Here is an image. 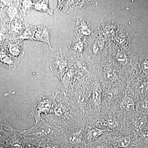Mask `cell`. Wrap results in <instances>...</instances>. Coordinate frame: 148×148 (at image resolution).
Masks as SVG:
<instances>
[{
  "label": "cell",
  "mask_w": 148,
  "mask_h": 148,
  "mask_svg": "<svg viewBox=\"0 0 148 148\" xmlns=\"http://www.w3.org/2000/svg\"><path fill=\"white\" fill-rule=\"evenodd\" d=\"M118 95V90L116 88H114L108 91L106 95V98L109 101H113L116 98Z\"/></svg>",
  "instance_id": "10"
},
{
  "label": "cell",
  "mask_w": 148,
  "mask_h": 148,
  "mask_svg": "<svg viewBox=\"0 0 148 148\" xmlns=\"http://www.w3.org/2000/svg\"><path fill=\"white\" fill-rule=\"evenodd\" d=\"M94 148H114V147L109 142H103L98 143Z\"/></svg>",
  "instance_id": "13"
},
{
  "label": "cell",
  "mask_w": 148,
  "mask_h": 148,
  "mask_svg": "<svg viewBox=\"0 0 148 148\" xmlns=\"http://www.w3.org/2000/svg\"><path fill=\"white\" fill-rule=\"evenodd\" d=\"M131 141V138L126 136L118 140L116 143V146L117 148H127L130 145Z\"/></svg>",
  "instance_id": "7"
},
{
  "label": "cell",
  "mask_w": 148,
  "mask_h": 148,
  "mask_svg": "<svg viewBox=\"0 0 148 148\" xmlns=\"http://www.w3.org/2000/svg\"><path fill=\"white\" fill-rule=\"evenodd\" d=\"M101 93L98 90L93 93V100L94 103L97 106H100L101 103Z\"/></svg>",
  "instance_id": "12"
},
{
  "label": "cell",
  "mask_w": 148,
  "mask_h": 148,
  "mask_svg": "<svg viewBox=\"0 0 148 148\" xmlns=\"http://www.w3.org/2000/svg\"><path fill=\"white\" fill-rule=\"evenodd\" d=\"M26 29L25 31L23 32L21 36H20L21 38L24 39L33 40V37L34 35L36 32V27H32L29 26V24L25 23Z\"/></svg>",
  "instance_id": "4"
},
{
  "label": "cell",
  "mask_w": 148,
  "mask_h": 148,
  "mask_svg": "<svg viewBox=\"0 0 148 148\" xmlns=\"http://www.w3.org/2000/svg\"><path fill=\"white\" fill-rule=\"evenodd\" d=\"M148 90V83L144 82L140 85L138 88V92L140 94H144L147 92Z\"/></svg>",
  "instance_id": "11"
},
{
  "label": "cell",
  "mask_w": 148,
  "mask_h": 148,
  "mask_svg": "<svg viewBox=\"0 0 148 148\" xmlns=\"http://www.w3.org/2000/svg\"><path fill=\"white\" fill-rule=\"evenodd\" d=\"M0 148H6L3 147H0Z\"/></svg>",
  "instance_id": "19"
},
{
  "label": "cell",
  "mask_w": 148,
  "mask_h": 148,
  "mask_svg": "<svg viewBox=\"0 0 148 148\" xmlns=\"http://www.w3.org/2000/svg\"><path fill=\"white\" fill-rule=\"evenodd\" d=\"M51 29L48 25H44L36 27L33 40L44 42L48 44L51 49L50 42V38Z\"/></svg>",
  "instance_id": "1"
},
{
  "label": "cell",
  "mask_w": 148,
  "mask_h": 148,
  "mask_svg": "<svg viewBox=\"0 0 148 148\" xmlns=\"http://www.w3.org/2000/svg\"><path fill=\"white\" fill-rule=\"evenodd\" d=\"M143 70L145 73L148 74V65L147 64H145L143 65Z\"/></svg>",
  "instance_id": "17"
},
{
  "label": "cell",
  "mask_w": 148,
  "mask_h": 148,
  "mask_svg": "<svg viewBox=\"0 0 148 148\" xmlns=\"http://www.w3.org/2000/svg\"><path fill=\"white\" fill-rule=\"evenodd\" d=\"M47 148H59L58 147V146L56 145H52L50 146H49Z\"/></svg>",
  "instance_id": "18"
},
{
  "label": "cell",
  "mask_w": 148,
  "mask_h": 148,
  "mask_svg": "<svg viewBox=\"0 0 148 148\" xmlns=\"http://www.w3.org/2000/svg\"><path fill=\"white\" fill-rule=\"evenodd\" d=\"M11 145L12 148H23L21 143L17 140L12 142L11 144Z\"/></svg>",
  "instance_id": "15"
},
{
  "label": "cell",
  "mask_w": 148,
  "mask_h": 148,
  "mask_svg": "<svg viewBox=\"0 0 148 148\" xmlns=\"http://www.w3.org/2000/svg\"><path fill=\"white\" fill-rule=\"evenodd\" d=\"M48 1H39L34 5V8L37 10L43 12H47L51 15L53 14V11L50 9L48 6Z\"/></svg>",
  "instance_id": "3"
},
{
  "label": "cell",
  "mask_w": 148,
  "mask_h": 148,
  "mask_svg": "<svg viewBox=\"0 0 148 148\" xmlns=\"http://www.w3.org/2000/svg\"><path fill=\"white\" fill-rule=\"evenodd\" d=\"M103 131L98 128H92L89 130L87 135V139L89 142H94L103 134Z\"/></svg>",
  "instance_id": "5"
},
{
  "label": "cell",
  "mask_w": 148,
  "mask_h": 148,
  "mask_svg": "<svg viewBox=\"0 0 148 148\" xmlns=\"http://www.w3.org/2000/svg\"><path fill=\"white\" fill-rule=\"evenodd\" d=\"M103 121L110 128H114L119 125L118 120L114 117L109 116L103 118Z\"/></svg>",
  "instance_id": "8"
},
{
  "label": "cell",
  "mask_w": 148,
  "mask_h": 148,
  "mask_svg": "<svg viewBox=\"0 0 148 148\" xmlns=\"http://www.w3.org/2000/svg\"><path fill=\"white\" fill-rule=\"evenodd\" d=\"M140 108L143 112H148V102H144L141 104Z\"/></svg>",
  "instance_id": "16"
},
{
  "label": "cell",
  "mask_w": 148,
  "mask_h": 148,
  "mask_svg": "<svg viewBox=\"0 0 148 148\" xmlns=\"http://www.w3.org/2000/svg\"><path fill=\"white\" fill-rule=\"evenodd\" d=\"M21 58H16L7 55L4 52L0 53V65L13 70L19 63Z\"/></svg>",
  "instance_id": "2"
},
{
  "label": "cell",
  "mask_w": 148,
  "mask_h": 148,
  "mask_svg": "<svg viewBox=\"0 0 148 148\" xmlns=\"http://www.w3.org/2000/svg\"><path fill=\"white\" fill-rule=\"evenodd\" d=\"M32 1H23L22 2L21 10L24 16L30 12L34 3Z\"/></svg>",
  "instance_id": "9"
},
{
  "label": "cell",
  "mask_w": 148,
  "mask_h": 148,
  "mask_svg": "<svg viewBox=\"0 0 148 148\" xmlns=\"http://www.w3.org/2000/svg\"><path fill=\"white\" fill-rule=\"evenodd\" d=\"M121 106L122 108L127 112H131L135 108L134 100L129 96L125 97L122 102Z\"/></svg>",
  "instance_id": "6"
},
{
  "label": "cell",
  "mask_w": 148,
  "mask_h": 148,
  "mask_svg": "<svg viewBox=\"0 0 148 148\" xmlns=\"http://www.w3.org/2000/svg\"><path fill=\"white\" fill-rule=\"evenodd\" d=\"M69 141L70 143L73 144H79L81 142L80 138L76 135H72L69 138Z\"/></svg>",
  "instance_id": "14"
}]
</instances>
